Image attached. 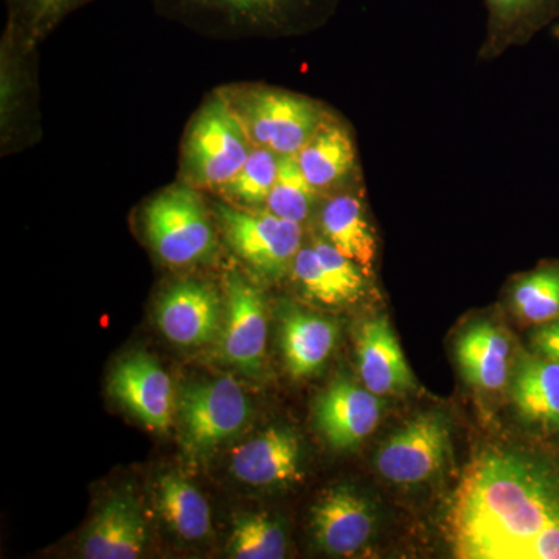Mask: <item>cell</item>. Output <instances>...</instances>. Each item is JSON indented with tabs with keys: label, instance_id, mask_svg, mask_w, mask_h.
I'll return each mask as SVG.
<instances>
[{
	"label": "cell",
	"instance_id": "cell-8",
	"mask_svg": "<svg viewBox=\"0 0 559 559\" xmlns=\"http://www.w3.org/2000/svg\"><path fill=\"white\" fill-rule=\"evenodd\" d=\"M178 415L182 443L190 457L207 459L245 428L250 406L241 385L224 377L191 382L180 390Z\"/></svg>",
	"mask_w": 559,
	"mask_h": 559
},
{
	"label": "cell",
	"instance_id": "cell-20",
	"mask_svg": "<svg viewBox=\"0 0 559 559\" xmlns=\"http://www.w3.org/2000/svg\"><path fill=\"white\" fill-rule=\"evenodd\" d=\"M300 439L290 428H272L234 451L231 473L252 487H275L300 477Z\"/></svg>",
	"mask_w": 559,
	"mask_h": 559
},
{
	"label": "cell",
	"instance_id": "cell-14",
	"mask_svg": "<svg viewBox=\"0 0 559 559\" xmlns=\"http://www.w3.org/2000/svg\"><path fill=\"white\" fill-rule=\"evenodd\" d=\"M110 395L132 417L151 430L170 428L173 390L170 377L148 353H132L110 374Z\"/></svg>",
	"mask_w": 559,
	"mask_h": 559
},
{
	"label": "cell",
	"instance_id": "cell-28",
	"mask_svg": "<svg viewBox=\"0 0 559 559\" xmlns=\"http://www.w3.org/2000/svg\"><path fill=\"white\" fill-rule=\"evenodd\" d=\"M319 200L318 191L305 178L296 156L280 157L277 179L267 197L266 210L304 226L314 216Z\"/></svg>",
	"mask_w": 559,
	"mask_h": 559
},
{
	"label": "cell",
	"instance_id": "cell-23",
	"mask_svg": "<svg viewBox=\"0 0 559 559\" xmlns=\"http://www.w3.org/2000/svg\"><path fill=\"white\" fill-rule=\"evenodd\" d=\"M520 417L528 425L559 433V364L544 356H525L510 380Z\"/></svg>",
	"mask_w": 559,
	"mask_h": 559
},
{
	"label": "cell",
	"instance_id": "cell-9",
	"mask_svg": "<svg viewBox=\"0 0 559 559\" xmlns=\"http://www.w3.org/2000/svg\"><path fill=\"white\" fill-rule=\"evenodd\" d=\"M451 450L450 419L443 412H423L385 440L374 465L392 484H425L441 473Z\"/></svg>",
	"mask_w": 559,
	"mask_h": 559
},
{
	"label": "cell",
	"instance_id": "cell-11",
	"mask_svg": "<svg viewBox=\"0 0 559 559\" xmlns=\"http://www.w3.org/2000/svg\"><path fill=\"white\" fill-rule=\"evenodd\" d=\"M296 159L319 197L364 183L355 130L336 109Z\"/></svg>",
	"mask_w": 559,
	"mask_h": 559
},
{
	"label": "cell",
	"instance_id": "cell-30",
	"mask_svg": "<svg viewBox=\"0 0 559 559\" xmlns=\"http://www.w3.org/2000/svg\"><path fill=\"white\" fill-rule=\"evenodd\" d=\"M290 275L300 286L301 293L310 297L311 300L319 301L326 307L345 305L344 297L341 296L312 245L301 246L296 260H294Z\"/></svg>",
	"mask_w": 559,
	"mask_h": 559
},
{
	"label": "cell",
	"instance_id": "cell-29",
	"mask_svg": "<svg viewBox=\"0 0 559 559\" xmlns=\"http://www.w3.org/2000/svg\"><path fill=\"white\" fill-rule=\"evenodd\" d=\"M286 533L266 514H241L234 524L229 555L237 559H282L286 555Z\"/></svg>",
	"mask_w": 559,
	"mask_h": 559
},
{
	"label": "cell",
	"instance_id": "cell-2",
	"mask_svg": "<svg viewBox=\"0 0 559 559\" xmlns=\"http://www.w3.org/2000/svg\"><path fill=\"white\" fill-rule=\"evenodd\" d=\"M162 20L223 43L304 38L336 16L342 0H150Z\"/></svg>",
	"mask_w": 559,
	"mask_h": 559
},
{
	"label": "cell",
	"instance_id": "cell-5",
	"mask_svg": "<svg viewBox=\"0 0 559 559\" xmlns=\"http://www.w3.org/2000/svg\"><path fill=\"white\" fill-rule=\"evenodd\" d=\"M252 150L240 121L213 90L183 131L178 179L213 194L238 175Z\"/></svg>",
	"mask_w": 559,
	"mask_h": 559
},
{
	"label": "cell",
	"instance_id": "cell-27",
	"mask_svg": "<svg viewBox=\"0 0 559 559\" xmlns=\"http://www.w3.org/2000/svg\"><path fill=\"white\" fill-rule=\"evenodd\" d=\"M278 167V154L253 146L245 167L238 171V175L230 182L221 187L213 194L218 200L235 205V207L266 209L267 197H270L275 179H277Z\"/></svg>",
	"mask_w": 559,
	"mask_h": 559
},
{
	"label": "cell",
	"instance_id": "cell-22",
	"mask_svg": "<svg viewBox=\"0 0 559 559\" xmlns=\"http://www.w3.org/2000/svg\"><path fill=\"white\" fill-rule=\"evenodd\" d=\"M337 325L316 312L288 308L282 320V348L290 377H312L336 347Z\"/></svg>",
	"mask_w": 559,
	"mask_h": 559
},
{
	"label": "cell",
	"instance_id": "cell-12",
	"mask_svg": "<svg viewBox=\"0 0 559 559\" xmlns=\"http://www.w3.org/2000/svg\"><path fill=\"white\" fill-rule=\"evenodd\" d=\"M382 409L380 396L341 377L316 400V428L334 450L352 451L378 428Z\"/></svg>",
	"mask_w": 559,
	"mask_h": 559
},
{
	"label": "cell",
	"instance_id": "cell-6",
	"mask_svg": "<svg viewBox=\"0 0 559 559\" xmlns=\"http://www.w3.org/2000/svg\"><path fill=\"white\" fill-rule=\"evenodd\" d=\"M212 209L224 242L250 271L270 282L290 274L304 246L301 224L266 209H240L221 200L212 201Z\"/></svg>",
	"mask_w": 559,
	"mask_h": 559
},
{
	"label": "cell",
	"instance_id": "cell-16",
	"mask_svg": "<svg viewBox=\"0 0 559 559\" xmlns=\"http://www.w3.org/2000/svg\"><path fill=\"white\" fill-rule=\"evenodd\" d=\"M311 525L320 549L348 557L369 543L377 527V514L355 488L340 485L320 496L312 507Z\"/></svg>",
	"mask_w": 559,
	"mask_h": 559
},
{
	"label": "cell",
	"instance_id": "cell-13",
	"mask_svg": "<svg viewBox=\"0 0 559 559\" xmlns=\"http://www.w3.org/2000/svg\"><path fill=\"white\" fill-rule=\"evenodd\" d=\"M223 300L212 283L182 278L157 301L156 320L164 336L182 347H200L219 330Z\"/></svg>",
	"mask_w": 559,
	"mask_h": 559
},
{
	"label": "cell",
	"instance_id": "cell-10",
	"mask_svg": "<svg viewBox=\"0 0 559 559\" xmlns=\"http://www.w3.org/2000/svg\"><path fill=\"white\" fill-rule=\"evenodd\" d=\"M226 293V326L223 356L242 373L255 377L266 352L267 320L264 297L260 288L240 270L231 267L223 275Z\"/></svg>",
	"mask_w": 559,
	"mask_h": 559
},
{
	"label": "cell",
	"instance_id": "cell-31",
	"mask_svg": "<svg viewBox=\"0 0 559 559\" xmlns=\"http://www.w3.org/2000/svg\"><path fill=\"white\" fill-rule=\"evenodd\" d=\"M532 344L539 356L559 364V319L539 325L533 333Z\"/></svg>",
	"mask_w": 559,
	"mask_h": 559
},
{
	"label": "cell",
	"instance_id": "cell-26",
	"mask_svg": "<svg viewBox=\"0 0 559 559\" xmlns=\"http://www.w3.org/2000/svg\"><path fill=\"white\" fill-rule=\"evenodd\" d=\"M510 307L533 325L559 319V263H547L518 275L510 286Z\"/></svg>",
	"mask_w": 559,
	"mask_h": 559
},
{
	"label": "cell",
	"instance_id": "cell-25",
	"mask_svg": "<svg viewBox=\"0 0 559 559\" xmlns=\"http://www.w3.org/2000/svg\"><path fill=\"white\" fill-rule=\"evenodd\" d=\"M92 2L94 0H3L7 11L3 31L28 46L40 47L62 22Z\"/></svg>",
	"mask_w": 559,
	"mask_h": 559
},
{
	"label": "cell",
	"instance_id": "cell-19",
	"mask_svg": "<svg viewBox=\"0 0 559 559\" xmlns=\"http://www.w3.org/2000/svg\"><path fill=\"white\" fill-rule=\"evenodd\" d=\"M146 546V525L130 492L112 496L92 518L81 555L87 559H135Z\"/></svg>",
	"mask_w": 559,
	"mask_h": 559
},
{
	"label": "cell",
	"instance_id": "cell-7",
	"mask_svg": "<svg viewBox=\"0 0 559 559\" xmlns=\"http://www.w3.org/2000/svg\"><path fill=\"white\" fill-rule=\"evenodd\" d=\"M39 47L10 32L0 38V156L33 148L43 140L39 100Z\"/></svg>",
	"mask_w": 559,
	"mask_h": 559
},
{
	"label": "cell",
	"instance_id": "cell-3",
	"mask_svg": "<svg viewBox=\"0 0 559 559\" xmlns=\"http://www.w3.org/2000/svg\"><path fill=\"white\" fill-rule=\"evenodd\" d=\"M255 148L297 156L334 108L310 95L266 83H227L216 87Z\"/></svg>",
	"mask_w": 559,
	"mask_h": 559
},
{
	"label": "cell",
	"instance_id": "cell-18",
	"mask_svg": "<svg viewBox=\"0 0 559 559\" xmlns=\"http://www.w3.org/2000/svg\"><path fill=\"white\" fill-rule=\"evenodd\" d=\"M358 367L360 380L374 395H403L417 388L395 330L385 316L369 320L360 329Z\"/></svg>",
	"mask_w": 559,
	"mask_h": 559
},
{
	"label": "cell",
	"instance_id": "cell-17",
	"mask_svg": "<svg viewBox=\"0 0 559 559\" xmlns=\"http://www.w3.org/2000/svg\"><path fill=\"white\" fill-rule=\"evenodd\" d=\"M484 38L480 62L498 61L510 50L528 46L540 32L559 20V0H481Z\"/></svg>",
	"mask_w": 559,
	"mask_h": 559
},
{
	"label": "cell",
	"instance_id": "cell-1",
	"mask_svg": "<svg viewBox=\"0 0 559 559\" xmlns=\"http://www.w3.org/2000/svg\"><path fill=\"white\" fill-rule=\"evenodd\" d=\"M444 535L460 559H559V459L481 452L452 495Z\"/></svg>",
	"mask_w": 559,
	"mask_h": 559
},
{
	"label": "cell",
	"instance_id": "cell-4",
	"mask_svg": "<svg viewBox=\"0 0 559 559\" xmlns=\"http://www.w3.org/2000/svg\"><path fill=\"white\" fill-rule=\"evenodd\" d=\"M139 223L151 252L167 266H198L218 255L212 202L182 180L151 194L140 207Z\"/></svg>",
	"mask_w": 559,
	"mask_h": 559
},
{
	"label": "cell",
	"instance_id": "cell-15",
	"mask_svg": "<svg viewBox=\"0 0 559 559\" xmlns=\"http://www.w3.org/2000/svg\"><path fill=\"white\" fill-rule=\"evenodd\" d=\"M314 215L320 237L364 270L373 272L378 237L369 215L366 183L323 194Z\"/></svg>",
	"mask_w": 559,
	"mask_h": 559
},
{
	"label": "cell",
	"instance_id": "cell-21",
	"mask_svg": "<svg viewBox=\"0 0 559 559\" xmlns=\"http://www.w3.org/2000/svg\"><path fill=\"white\" fill-rule=\"evenodd\" d=\"M455 358L465 381L484 392H498L511 380L510 340L487 320L460 334Z\"/></svg>",
	"mask_w": 559,
	"mask_h": 559
},
{
	"label": "cell",
	"instance_id": "cell-24",
	"mask_svg": "<svg viewBox=\"0 0 559 559\" xmlns=\"http://www.w3.org/2000/svg\"><path fill=\"white\" fill-rule=\"evenodd\" d=\"M157 507L165 522L182 539L205 538L212 528L207 500L200 489L179 474L170 473L160 477Z\"/></svg>",
	"mask_w": 559,
	"mask_h": 559
}]
</instances>
